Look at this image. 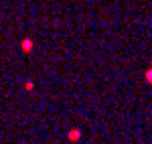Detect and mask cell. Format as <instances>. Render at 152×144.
Masks as SVG:
<instances>
[{"mask_svg":"<svg viewBox=\"0 0 152 144\" xmlns=\"http://www.w3.org/2000/svg\"><path fill=\"white\" fill-rule=\"evenodd\" d=\"M79 130H73V132H69V140H73V142H75V140H77V138H79Z\"/></svg>","mask_w":152,"mask_h":144,"instance_id":"obj_1","label":"cell"}]
</instances>
